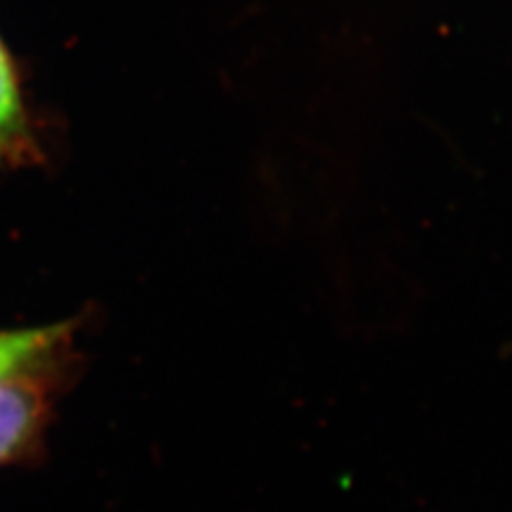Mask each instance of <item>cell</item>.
Wrapping results in <instances>:
<instances>
[{
    "instance_id": "cell-1",
    "label": "cell",
    "mask_w": 512,
    "mask_h": 512,
    "mask_svg": "<svg viewBox=\"0 0 512 512\" xmlns=\"http://www.w3.org/2000/svg\"><path fill=\"white\" fill-rule=\"evenodd\" d=\"M73 344L75 338L0 376V468L35 461L39 455L56 404L77 374Z\"/></svg>"
},
{
    "instance_id": "cell-2",
    "label": "cell",
    "mask_w": 512,
    "mask_h": 512,
    "mask_svg": "<svg viewBox=\"0 0 512 512\" xmlns=\"http://www.w3.org/2000/svg\"><path fill=\"white\" fill-rule=\"evenodd\" d=\"M39 158V139L24 101L18 64L0 37V163L24 167Z\"/></svg>"
},
{
    "instance_id": "cell-3",
    "label": "cell",
    "mask_w": 512,
    "mask_h": 512,
    "mask_svg": "<svg viewBox=\"0 0 512 512\" xmlns=\"http://www.w3.org/2000/svg\"><path fill=\"white\" fill-rule=\"evenodd\" d=\"M77 320H62L43 327L0 329V376L37 361L56 346L75 338Z\"/></svg>"
}]
</instances>
